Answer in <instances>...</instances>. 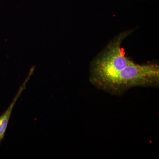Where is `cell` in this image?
Returning a JSON list of instances; mask_svg holds the SVG:
<instances>
[{
	"mask_svg": "<svg viewBox=\"0 0 159 159\" xmlns=\"http://www.w3.org/2000/svg\"><path fill=\"white\" fill-rule=\"evenodd\" d=\"M159 83L157 65H139L133 62L114 77L105 91L119 94L131 88L157 86Z\"/></svg>",
	"mask_w": 159,
	"mask_h": 159,
	"instance_id": "cell-2",
	"label": "cell"
},
{
	"mask_svg": "<svg viewBox=\"0 0 159 159\" xmlns=\"http://www.w3.org/2000/svg\"><path fill=\"white\" fill-rule=\"evenodd\" d=\"M33 71H34V69H31L30 73H29V76L23 83V84L20 87L19 89L18 90L17 93L14 97V99L12 100V102L10 104L9 107L4 112V113L0 116V145H1L2 141L5 138L6 129L8 127L9 119H10L13 107H14L16 103L17 102L18 99H19L21 95L22 94L23 92H24V90L26 88L27 83L30 79V77H31V74L33 73Z\"/></svg>",
	"mask_w": 159,
	"mask_h": 159,
	"instance_id": "cell-3",
	"label": "cell"
},
{
	"mask_svg": "<svg viewBox=\"0 0 159 159\" xmlns=\"http://www.w3.org/2000/svg\"><path fill=\"white\" fill-rule=\"evenodd\" d=\"M125 35L121 34L92 65L91 82L103 90L120 71L133 62L125 56L124 50L121 47Z\"/></svg>",
	"mask_w": 159,
	"mask_h": 159,
	"instance_id": "cell-1",
	"label": "cell"
}]
</instances>
